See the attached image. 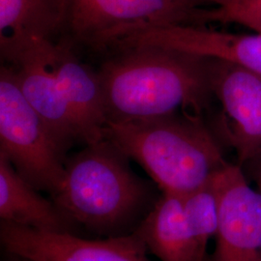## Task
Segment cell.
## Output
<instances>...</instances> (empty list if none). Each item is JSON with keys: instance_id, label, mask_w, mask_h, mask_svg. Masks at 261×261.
Here are the masks:
<instances>
[{"instance_id": "14", "label": "cell", "mask_w": 261, "mask_h": 261, "mask_svg": "<svg viewBox=\"0 0 261 261\" xmlns=\"http://www.w3.org/2000/svg\"><path fill=\"white\" fill-rule=\"evenodd\" d=\"M134 232L161 261H205L188 227L180 196L162 193Z\"/></svg>"}, {"instance_id": "12", "label": "cell", "mask_w": 261, "mask_h": 261, "mask_svg": "<svg viewBox=\"0 0 261 261\" xmlns=\"http://www.w3.org/2000/svg\"><path fill=\"white\" fill-rule=\"evenodd\" d=\"M67 0H0V48L12 63L38 42L65 30Z\"/></svg>"}, {"instance_id": "6", "label": "cell", "mask_w": 261, "mask_h": 261, "mask_svg": "<svg viewBox=\"0 0 261 261\" xmlns=\"http://www.w3.org/2000/svg\"><path fill=\"white\" fill-rule=\"evenodd\" d=\"M212 97L220 105L219 129L240 163L261 157V75L209 59Z\"/></svg>"}, {"instance_id": "17", "label": "cell", "mask_w": 261, "mask_h": 261, "mask_svg": "<svg viewBox=\"0 0 261 261\" xmlns=\"http://www.w3.org/2000/svg\"><path fill=\"white\" fill-rule=\"evenodd\" d=\"M207 4L214 6V7H220V6H224L225 4H227L228 2H230L231 0H202Z\"/></svg>"}, {"instance_id": "9", "label": "cell", "mask_w": 261, "mask_h": 261, "mask_svg": "<svg viewBox=\"0 0 261 261\" xmlns=\"http://www.w3.org/2000/svg\"><path fill=\"white\" fill-rule=\"evenodd\" d=\"M136 47H164L203 58L223 60L261 75V32L231 33L207 25L146 28L122 38L113 49Z\"/></svg>"}, {"instance_id": "18", "label": "cell", "mask_w": 261, "mask_h": 261, "mask_svg": "<svg viewBox=\"0 0 261 261\" xmlns=\"http://www.w3.org/2000/svg\"><path fill=\"white\" fill-rule=\"evenodd\" d=\"M258 160H259V165L256 169L255 179H256V184H257V190L261 193V157L258 158Z\"/></svg>"}, {"instance_id": "16", "label": "cell", "mask_w": 261, "mask_h": 261, "mask_svg": "<svg viewBox=\"0 0 261 261\" xmlns=\"http://www.w3.org/2000/svg\"><path fill=\"white\" fill-rule=\"evenodd\" d=\"M209 23L237 24L261 32V0H231L220 7L209 10Z\"/></svg>"}, {"instance_id": "4", "label": "cell", "mask_w": 261, "mask_h": 261, "mask_svg": "<svg viewBox=\"0 0 261 261\" xmlns=\"http://www.w3.org/2000/svg\"><path fill=\"white\" fill-rule=\"evenodd\" d=\"M65 30L96 51L112 49L142 29L207 25L211 6L202 0H67Z\"/></svg>"}, {"instance_id": "11", "label": "cell", "mask_w": 261, "mask_h": 261, "mask_svg": "<svg viewBox=\"0 0 261 261\" xmlns=\"http://www.w3.org/2000/svg\"><path fill=\"white\" fill-rule=\"evenodd\" d=\"M53 69L73 113L82 143L89 145L103 140L108 117L98 73L83 64L66 43H56Z\"/></svg>"}, {"instance_id": "2", "label": "cell", "mask_w": 261, "mask_h": 261, "mask_svg": "<svg viewBox=\"0 0 261 261\" xmlns=\"http://www.w3.org/2000/svg\"><path fill=\"white\" fill-rule=\"evenodd\" d=\"M51 199L80 227L107 237L134 231L157 201L129 158L107 140L66 160L63 184Z\"/></svg>"}, {"instance_id": "15", "label": "cell", "mask_w": 261, "mask_h": 261, "mask_svg": "<svg viewBox=\"0 0 261 261\" xmlns=\"http://www.w3.org/2000/svg\"><path fill=\"white\" fill-rule=\"evenodd\" d=\"M213 179L181 196L188 227L205 256L208 243L216 236L219 224V203Z\"/></svg>"}, {"instance_id": "10", "label": "cell", "mask_w": 261, "mask_h": 261, "mask_svg": "<svg viewBox=\"0 0 261 261\" xmlns=\"http://www.w3.org/2000/svg\"><path fill=\"white\" fill-rule=\"evenodd\" d=\"M54 41L39 42L13 62L19 87L28 103L47 125L54 140L65 153L82 142L73 113L53 69Z\"/></svg>"}, {"instance_id": "7", "label": "cell", "mask_w": 261, "mask_h": 261, "mask_svg": "<svg viewBox=\"0 0 261 261\" xmlns=\"http://www.w3.org/2000/svg\"><path fill=\"white\" fill-rule=\"evenodd\" d=\"M0 240L9 254L30 261H149L145 244L134 231L89 240L1 221Z\"/></svg>"}, {"instance_id": "13", "label": "cell", "mask_w": 261, "mask_h": 261, "mask_svg": "<svg viewBox=\"0 0 261 261\" xmlns=\"http://www.w3.org/2000/svg\"><path fill=\"white\" fill-rule=\"evenodd\" d=\"M1 221L47 232L77 235L80 226L39 191L21 177L0 153Z\"/></svg>"}, {"instance_id": "1", "label": "cell", "mask_w": 261, "mask_h": 261, "mask_svg": "<svg viewBox=\"0 0 261 261\" xmlns=\"http://www.w3.org/2000/svg\"><path fill=\"white\" fill-rule=\"evenodd\" d=\"M97 73L108 121L202 115L212 97L208 58L169 48L118 49Z\"/></svg>"}, {"instance_id": "19", "label": "cell", "mask_w": 261, "mask_h": 261, "mask_svg": "<svg viewBox=\"0 0 261 261\" xmlns=\"http://www.w3.org/2000/svg\"><path fill=\"white\" fill-rule=\"evenodd\" d=\"M10 255H11V257L6 261H30L28 260V259H25V258L17 256V255H13V254H10Z\"/></svg>"}, {"instance_id": "8", "label": "cell", "mask_w": 261, "mask_h": 261, "mask_svg": "<svg viewBox=\"0 0 261 261\" xmlns=\"http://www.w3.org/2000/svg\"><path fill=\"white\" fill-rule=\"evenodd\" d=\"M219 224L212 261H261V193L239 165L228 163L214 176Z\"/></svg>"}, {"instance_id": "5", "label": "cell", "mask_w": 261, "mask_h": 261, "mask_svg": "<svg viewBox=\"0 0 261 261\" xmlns=\"http://www.w3.org/2000/svg\"><path fill=\"white\" fill-rule=\"evenodd\" d=\"M0 153L30 185L56 196L65 177V153L28 103L14 69L0 71Z\"/></svg>"}, {"instance_id": "3", "label": "cell", "mask_w": 261, "mask_h": 261, "mask_svg": "<svg viewBox=\"0 0 261 261\" xmlns=\"http://www.w3.org/2000/svg\"><path fill=\"white\" fill-rule=\"evenodd\" d=\"M103 140L136 161L162 193L176 196L205 185L228 164L202 115L108 121Z\"/></svg>"}]
</instances>
